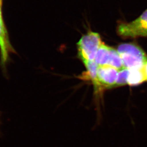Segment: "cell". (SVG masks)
Returning <instances> with one entry per match:
<instances>
[{
    "mask_svg": "<svg viewBox=\"0 0 147 147\" xmlns=\"http://www.w3.org/2000/svg\"><path fill=\"white\" fill-rule=\"evenodd\" d=\"M117 31L118 35L124 38L147 37V9L136 20L121 24Z\"/></svg>",
    "mask_w": 147,
    "mask_h": 147,
    "instance_id": "3",
    "label": "cell"
},
{
    "mask_svg": "<svg viewBox=\"0 0 147 147\" xmlns=\"http://www.w3.org/2000/svg\"><path fill=\"white\" fill-rule=\"evenodd\" d=\"M102 42L100 34L89 31L80 38L77 43L79 58L84 64L94 61L96 53Z\"/></svg>",
    "mask_w": 147,
    "mask_h": 147,
    "instance_id": "2",
    "label": "cell"
},
{
    "mask_svg": "<svg viewBox=\"0 0 147 147\" xmlns=\"http://www.w3.org/2000/svg\"><path fill=\"white\" fill-rule=\"evenodd\" d=\"M107 65L114 67L118 70L124 68L119 53L117 50L113 47H110V56Z\"/></svg>",
    "mask_w": 147,
    "mask_h": 147,
    "instance_id": "8",
    "label": "cell"
},
{
    "mask_svg": "<svg viewBox=\"0 0 147 147\" xmlns=\"http://www.w3.org/2000/svg\"><path fill=\"white\" fill-rule=\"evenodd\" d=\"M146 82V80L141 69L129 70L127 78V84L131 86H136Z\"/></svg>",
    "mask_w": 147,
    "mask_h": 147,
    "instance_id": "7",
    "label": "cell"
},
{
    "mask_svg": "<svg viewBox=\"0 0 147 147\" xmlns=\"http://www.w3.org/2000/svg\"><path fill=\"white\" fill-rule=\"evenodd\" d=\"M124 68L131 70L141 69L147 61L146 53L142 48L134 43L121 44L117 48Z\"/></svg>",
    "mask_w": 147,
    "mask_h": 147,
    "instance_id": "1",
    "label": "cell"
},
{
    "mask_svg": "<svg viewBox=\"0 0 147 147\" xmlns=\"http://www.w3.org/2000/svg\"><path fill=\"white\" fill-rule=\"evenodd\" d=\"M110 47L105 45L104 42L101 44L94 59V62L98 66L107 65L110 56Z\"/></svg>",
    "mask_w": 147,
    "mask_h": 147,
    "instance_id": "6",
    "label": "cell"
},
{
    "mask_svg": "<svg viewBox=\"0 0 147 147\" xmlns=\"http://www.w3.org/2000/svg\"><path fill=\"white\" fill-rule=\"evenodd\" d=\"M129 74V69L125 68L119 70L115 87L123 86L127 84V78Z\"/></svg>",
    "mask_w": 147,
    "mask_h": 147,
    "instance_id": "9",
    "label": "cell"
},
{
    "mask_svg": "<svg viewBox=\"0 0 147 147\" xmlns=\"http://www.w3.org/2000/svg\"><path fill=\"white\" fill-rule=\"evenodd\" d=\"M119 70L110 65L98 66L95 91L99 93L104 89L115 87Z\"/></svg>",
    "mask_w": 147,
    "mask_h": 147,
    "instance_id": "4",
    "label": "cell"
},
{
    "mask_svg": "<svg viewBox=\"0 0 147 147\" xmlns=\"http://www.w3.org/2000/svg\"><path fill=\"white\" fill-rule=\"evenodd\" d=\"M142 73L143 74V75L144 76V78L146 80V81H147V61L144 64L142 68H141Z\"/></svg>",
    "mask_w": 147,
    "mask_h": 147,
    "instance_id": "10",
    "label": "cell"
},
{
    "mask_svg": "<svg viewBox=\"0 0 147 147\" xmlns=\"http://www.w3.org/2000/svg\"><path fill=\"white\" fill-rule=\"evenodd\" d=\"M3 0H0V59L1 63L5 66L7 63L9 54L15 53L9 41L8 33L5 26L2 15Z\"/></svg>",
    "mask_w": 147,
    "mask_h": 147,
    "instance_id": "5",
    "label": "cell"
}]
</instances>
